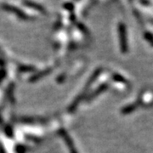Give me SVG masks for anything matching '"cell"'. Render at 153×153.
<instances>
[{
  "instance_id": "6da1fadb",
  "label": "cell",
  "mask_w": 153,
  "mask_h": 153,
  "mask_svg": "<svg viewBox=\"0 0 153 153\" xmlns=\"http://www.w3.org/2000/svg\"><path fill=\"white\" fill-rule=\"evenodd\" d=\"M119 38H120L121 49L123 52H126L128 49V45H127V38H126V28L123 24L119 25Z\"/></svg>"
},
{
  "instance_id": "7a4b0ae2",
  "label": "cell",
  "mask_w": 153,
  "mask_h": 153,
  "mask_svg": "<svg viewBox=\"0 0 153 153\" xmlns=\"http://www.w3.org/2000/svg\"><path fill=\"white\" fill-rule=\"evenodd\" d=\"M134 109H135V105H128L127 107H125L124 109L123 110L122 112L124 113V114H127V113H129V112L133 111Z\"/></svg>"
},
{
  "instance_id": "3957f363",
  "label": "cell",
  "mask_w": 153,
  "mask_h": 153,
  "mask_svg": "<svg viewBox=\"0 0 153 153\" xmlns=\"http://www.w3.org/2000/svg\"><path fill=\"white\" fill-rule=\"evenodd\" d=\"M66 141L67 142V145H69V146H70V148L71 149V153H76V151L73 149V146H72V144H71V140H70V138H69V137H67L66 135Z\"/></svg>"
},
{
  "instance_id": "277c9868",
  "label": "cell",
  "mask_w": 153,
  "mask_h": 153,
  "mask_svg": "<svg viewBox=\"0 0 153 153\" xmlns=\"http://www.w3.org/2000/svg\"><path fill=\"white\" fill-rule=\"evenodd\" d=\"M114 78L115 79H117V80H119V81H121V82H125V79L123 78V77H122L121 76H119V75H116V76H114Z\"/></svg>"
}]
</instances>
